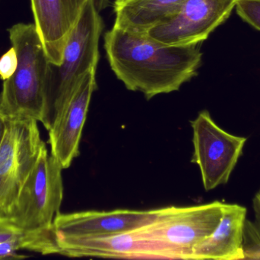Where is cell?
Here are the masks:
<instances>
[{
	"instance_id": "8992f818",
	"label": "cell",
	"mask_w": 260,
	"mask_h": 260,
	"mask_svg": "<svg viewBox=\"0 0 260 260\" xmlns=\"http://www.w3.org/2000/svg\"><path fill=\"white\" fill-rule=\"evenodd\" d=\"M62 169L44 145L9 219L23 230L53 229L63 198Z\"/></svg>"
},
{
	"instance_id": "2e32d148",
	"label": "cell",
	"mask_w": 260,
	"mask_h": 260,
	"mask_svg": "<svg viewBox=\"0 0 260 260\" xmlns=\"http://www.w3.org/2000/svg\"><path fill=\"white\" fill-rule=\"evenodd\" d=\"M243 248L245 259H260V227L246 218L243 233Z\"/></svg>"
},
{
	"instance_id": "52a82bcc",
	"label": "cell",
	"mask_w": 260,
	"mask_h": 260,
	"mask_svg": "<svg viewBox=\"0 0 260 260\" xmlns=\"http://www.w3.org/2000/svg\"><path fill=\"white\" fill-rule=\"evenodd\" d=\"M192 128V163L198 165L205 190L229 181L247 139L229 134L220 128L207 110L190 122Z\"/></svg>"
},
{
	"instance_id": "7a4b0ae2",
	"label": "cell",
	"mask_w": 260,
	"mask_h": 260,
	"mask_svg": "<svg viewBox=\"0 0 260 260\" xmlns=\"http://www.w3.org/2000/svg\"><path fill=\"white\" fill-rule=\"evenodd\" d=\"M18 64L3 81L0 111L6 118L42 120L51 80L52 65L35 24L18 23L8 29Z\"/></svg>"
},
{
	"instance_id": "e0dca14e",
	"label": "cell",
	"mask_w": 260,
	"mask_h": 260,
	"mask_svg": "<svg viewBox=\"0 0 260 260\" xmlns=\"http://www.w3.org/2000/svg\"><path fill=\"white\" fill-rule=\"evenodd\" d=\"M235 9L244 21L260 31V0H237Z\"/></svg>"
},
{
	"instance_id": "8fae6325",
	"label": "cell",
	"mask_w": 260,
	"mask_h": 260,
	"mask_svg": "<svg viewBox=\"0 0 260 260\" xmlns=\"http://www.w3.org/2000/svg\"><path fill=\"white\" fill-rule=\"evenodd\" d=\"M59 254L69 257L165 259L160 249L138 230L91 238H56Z\"/></svg>"
},
{
	"instance_id": "277c9868",
	"label": "cell",
	"mask_w": 260,
	"mask_h": 260,
	"mask_svg": "<svg viewBox=\"0 0 260 260\" xmlns=\"http://www.w3.org/2000/svg\"><path fill=\"white\" fill-rule=\"evenodd\" d=\"M224 205L215 201L189 207L158 209L155 219L138 232L155 244L165 259H190L193 249L219 224Z\"/></svg>"
},
{
	"instance_id": "d6986e66",
	"label": "cell",
	"mask_w": 260,
	"mask_h": 260,
	"mask_svg": "<svg viewBox=\"0 0 260 260\" xmlns=\"http://www.w3.org/2000/svg\"><path fill=\"white\" fill-rule=\"evenodd\" d=\"M25 230L20 228L12 220L0 219V244L20 238Z\"/></svg>"
},
{
	"instance_id": "ffe728a7",
	"label": "cell",
	"mask_w": 260,
	"mask_h": 260,
	"mask_svg": "<svg viewBox=\"0 0 260 260\" xmlns=\"http://www.w3.org/2000/svg\"><path fill=\"white\" fill-rule=\"evenodd\" d=\"M253 210L255 214V221L260 227V190L255 195L253 201Z\"/></svg>"
},
{
	"instance_id": "5bb4252c",
	"label": "cell",
	"mask_w": 260,
	"mask_h": 260,
	"mask_svg": "<svg viewBox=\"0 0 260 260\" xmlns=\"http://www.w3.org/2000/svg\"><path fill=\"white\" fill-rule=\"evenodd\" d=\"M186 0H115L114 27L133 33H147L171 18Z\"/></svg>"
},
{
	"instance_id": "ac0fdd59",
	"label": "cell",
	"mask_w": 260,
	"mask_h": 260,
	"mask_svg": "<svg viewBox=\"0 0 260 260\" xmlns=\"http://www.w3.org/2000/svg\"><path fill=\"white\" fill-rule=\"evenodd\" d=\"M18 64L16 50L12 47L0 57V79L3 81L9 79L16 71Z\"/></svg>"
},
{
	"instance_id": "9c48e42d",
	"label": "cell",
	"mask_w": 260,
	"mask_h": 260,
	"mask_svg": "<svg viewBox=\"0 0 260 260\" xmlns=\"http://www.w3.org/2000/svg\"><path fill=\"white\" fill-rule=\"evenodd\" d=\"M96 69L79 81L49 132L51 155L62 169H68L79 155V145L90 102L96 90Z\"/></svg>"
},
{
	"instance_id": "ba28073f",
	"label": "cell",
	"mask_w": 260,
	"mask_h": 260,
	"mask_svg": "<svg viewBox=\"0 0 260 260\" xmlns=\"http://www.w3.org/2000/svg\"><path fill=\"white\" fill-rule=\"evenodd\" d=\"M237 0H186L171 18L147 35L168 45L201 44L232 15Z\"/></svg>"
},
{
	"instance_id": "4fadbf2b",
	"label": "cell",
	"mask_w": 260,
	"mask_h": 260,
	"mask_svg": "<svg viewBox=\"0 0 260 260\" xmlns=\"http://www.w3.org/2000/svg\"><path fill=\"white\" fill-rule=\"evenodd\" d=\"M247 209L225 204L219 224L213 233L192 250L190 259H245L243 233Z\"/></svg>"
},
{
	"instance_id": "3957f363",
	"label": "cell",
	"mask_w": 260,
	"mask_h": 260,
	"mask_svg": "<svg viewBox=\"0 0 260 260\" xmlns=\"http://www.w3.org/2000/svg\"><path fill=\"white\" fill-rule=\"evenodd\" d=\"M103 20L94 0H88L64 48L62 63L52 73L41 123L50 131L59 112L82 77L97 69Z\"/></svg>"
},
{
	"instance_id": "5b68a950",
	"label": "cell",
	"mask_w": 260,
	"mask_h": 260,
	"mask_svg": "<svg viewBox=\"0 0 260 260\" xmlns=\"http://www.w3.org/2000/svg\"><path fill=\"white\" fill-rule=\"evenodd\" d=\"M0 147V219H9L18 195L45 145L38 121L7 118Z\"/></svg>"
},
{
	"instance_id": "30bf717a",
	"label": "cell",
	"mask_w": 260,
	"mask_h": 260,
	"mask_svg": "<svg viewBox=\"0 0 260 260\" xmlns=\"http://www.w3.org/2000/svg\"><path fill=\"white\" fill-rule=\"evenodd\" d=\"M157 209L59 212L53 221L56 238H91L138 230L155 219Z\"/></svg>"
},
{
	"instance_id": "9a60e30c",
	"label": "cell",
	"mask_w": 260,
	"mask_h": 260,
	"mask_svg": "<svg viewBox=\"0 0 260 260\" xmlns=\"http://www.w3.org/2000/svg\"><path fill=\"white\" fill-rule=\"evenodd\" d=\"M38 246L37 235L33 230H25L20 238L0 244V260L21 259L27 258L24 255L18 254L21 250L35 251Z\"/></svg>"
},
{
	"instance_id": "6da1fadb",
	"label": "cell",
	"mask_w": 260,
	"mask_h": 260,
	"mask_svg": "<svg viewBox=\"0 0 260 260\" xmlns=\"http://www.w3.org/2000/svg\"><path fill=\"white\" fill-rule=\"evenodd\" d=\"M105 49L117 79L147 99L178 91L197 76L203 58L200 44L168 45L115 27L105 34Z\"/></svg>"
},
{
	"instance_id": "7c38bea8",
	"label": "cell",
	"mask_w": 260,
	"mask_h": 260,
	"mask_svg": "<svg viewBox=\"0 0 260 260\" xmlns=\"http://www.w3.org/2000/svg\"><path fill=\"white\" fill-rule=\"evenodd\" d=\"M88 0H30L35 25L50 64L59 67L72 31Z\"/></svg>"
},
{
	"instance_id": "44dd1931",
	"label": "cell",
	"mask_w": 260,
	"mask_h": 260,
	"mask_svg": "<svg viewBox=\"0 0 260 260\" xmlns=\"http://www.w3.org/2000/svg\"><path fill=\"white\" fill-rule=\"evenodd\" d=\"M7 122V118L0 111V147H1L3 140H4L5 135H6Z\"/></svg>"
}]
</instances>
